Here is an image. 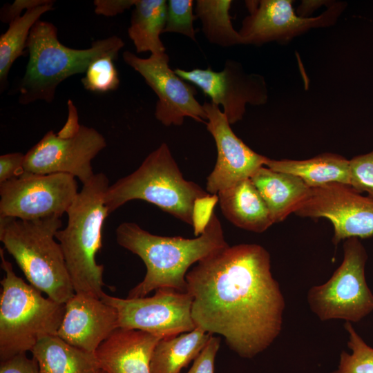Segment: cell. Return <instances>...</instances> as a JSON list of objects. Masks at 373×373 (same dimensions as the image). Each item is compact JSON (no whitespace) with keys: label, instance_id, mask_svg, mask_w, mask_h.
<instances>
[{"label":"cell","instance_id":"3","mask_svg":"<svg viewBox=\"0 0 373 373\" xmlns=\"http://www.w3.org/2000/svg\"><path fill=\"white\" fill-rule=\"evenodd\" d=\"M124 46L123 40L113 35L93 41L86 49L71 48L60 43L54 24L39 20L30 30L27 42L28 61L15 92L19 95V103L52 102L62 82L85 73L90 64L101 57L108 55L117 59Z\"/></svg>","mask_w":373,"mask_h":373},{"label":"cell","instance_id":"34","mask_svg":"<svg viewBox=\"0 0 373 373\" xmlns=\"http://www.w3.org/2000/svg\"><path fill=\"white\" fill-rule=\"evenodd\" d=\"M0 373H40L37 362L26 353H21L1 361Z\"/></svg>","mask_w":373,"mask_h":373},{"label":"cell","instance_id":"35","mask_svg":"<svg viewBox=\"0 0 373 373\" xmlns=\"http://www.w3.org/2000/svg\"><path fill=\"white\" fill-rule=\"evenodd\" d=\"M49 0H16L11 4H5L1 9L0 19L4 23H10L21 17L23 10L31 8L46 3Z\"/></svg>","mask_w":373,"mask_h":373},{"label":"cell","instance_id":"12","mask_svg":"<svg viewBox=\"0 0 373 373\" xmlns=\"http://www.w3.org/2000/svg\"><path fill=\"white\" fill-rule=\"evenodd\" d=\"M122 57L156 94L158 99L155 116L163 125L181 126L186 117L199 122L207 120L203 106L195 97L196 88L170 68L169 57L166 52L141 58L126 50Z\"/></svg>","mask_w":373,"mask_h":373},{"label":"cell","instance_id":"18","mask_svg":"<svg viewBox=\"0 0 373 373\" xmlns=\"http://www.w3.org/2000/svg\"><path fill=\"white\" fill-rule=\"evenodd\" d=\"M162 338L138 329L117 328L95 354L105 373H151L153 350Z\"/></svg>","mask_w":373,"mask_h":373},{"label":"cell","instance_id":"4","mask_svg":"<svg viewBox=\"0 0 373 373\" xmlns=\"http://www.w3.org/2000/svg\"><path fill=\"white\" fill-rule=\"evenodd\" d=\"M108 186V179L102 173L83 184L66 212V226L55 234L75 293L98 298L104 293V266L95 258L102 246L104 222L108 216L104 204Z\"/></svg>","mask_w":373,"mask_h":373},{"label":"cell","instance_id":"14","mask_svg":"<svg viewBox=\"0 0 373 373\" xmlns=\"http://www.w3.org/2000/svg\"><path fill=\"white\" fill-rule=\"evenodd\" d=\"M176 75L200 88L211 102L222 106L230 124L241 120L247 104L258 106L268 97L266 82L262 76L245 72L241 64L227 59L221 71L210 67L191 70L176 68Z\"/></svg>","mask_w":373,"mask_h":373},{"label":"cell","instance_id":"24","mask_svg":"<svg viewBox=\"0 0 373 373\" xmlns=\"http://www.w3.org/2000/svg\"><path fill=\"white\" fill-rule=\"evenodd\" d=\"M133 7L128 35L136 52H165V47L160 36L166 25L167 1L136 0Z\"/></svg>","mask_w":373,"mask_h":373},{"label":"cell","instance_id":"38","mask_svg":"<svg viewBox=\"0 0 373 373\" xmlns=\"http://www.w3.org/2000/svg\"><path fill=\"white\" fill-rule=\"evenodd\" d=\"M96 373H105V372L102 370H99Z\"/></svg>","mask_w":373,"mask_h":373},{"label":"cell","instance_id":"9","mask_svg":"<svg viewBox=\"0 0 373 373\" xmlns=\"http://www.w3.org/2000/svg\"><path fill=\"white\" fill-rule=\"evenodd\" d=\"M77 182L66 173L24 172L0 184V218L34 220L66 213L75 199Z\"/></svg>","mask_w":373,"mask_h":373},{"label":"cell","instance_id":"1","mask_svg":"<svg viewBox=\"0 0 373 373\" xmlns=\"http://www.w3.org/2000/svg\"><path fill=\"white\" fill-rule=\"evenodd\" d=\"M186 281L196 326L222 336L240 357L254 358L280 334L285 298L261 245H228L199 261Z\"/></svg>","mask_w":373,"mask_h":373},{"label":"cell","instance_id":"11","mask_svg":"<svg viewBox=\"0 0 373 373\" xmlns=\"http://www.w3.org/2000/svg\"><path fill=\"white\" fill-rule=\"evenodd\" d=\"M106 146L104 137L84 125L69 137L50 131L25 154L24 171L41 175L66 173L84 184L95 175L92 160Z\"/></svg>","mask_w":373,"mask_h":373},{"label":"cell","instance_id":"26","mask_svg":"<svg viewBox=\"0 0 373 373\" xmlns=\"http://www.w3.org/2000/svg\"><path fill=\"white\" fill-rule=\"evenodd\" d=\"M231 0H198L195 15L202 23V31L211 44L221 47L244 44L238 31L231 23Z\"/></svg>","mask_w":373,"mask_h":373},{"label":"cell","instance_id":"37","mask_svg":"<svg viewBox=\"0 0 373 373\" xmlns=\"http://www.w3.org/2000/svg\"><path fill=\"white\" fill-rule=\"evenodd\" d=\"M68 119L63 128L57 133L61 137H69L76 134L80 128L78 115L75 106L71 100L68 102Z\"/></svg>","mask_w":373,"mask_h":373},{"label":"cell","instance_id":"5","mask_svg":"<svg viewBox=\"0 0 373 373\" xmlns=\"http://www.w3.org/2000/svg\"><path fill=\"white\" fill-rule=\"evenodd\" d=\"M61 217L34 220L0 218V240L29 283L50 298L65 304L75 294L55 234Z\"/></svg>","mask_w":373,"mask_h":373},{"label":"cell","instance_id":"27","mask_svg":"<svg viewBox=\"0 0 373 373\" xmlns=\"http://www.w3.org/2000/svg\"><path fill=\"white\" fill-rule=\"evenodd\" d=\"M348 333L347 347L351 353L343 350L338 366L330 373H373V348L369 346L356 332L350 322H345Z\"/></svg>","mask_w":373,"mask_h":373},{"label":"cell","instance_id":"28","mask_svg":"<svg viewBox=\"0 0 373 373\" xmlns=\"http://www.w3.org/2000/svg\"><path fill=\"white\" fill-rule=\"evenodd\" d=\"M115 58L101 57L90 64L81 82L85 89L94 93H106L116 90L119 85Z\"/></svg>","mask_w":373,"mask_h":373},{"label":"cell","instance_id":"13","mask_svg":"<svg viewBox=\"0 0 373 373\" xmlns=\"http://www.w3.org/2000/svg\"><path fill=\"white\" fill-rule=\"evenodd\" d=\"M295 214L329 220L334 227L332 240L336 245L351 238L373 236V199L349 185L332 183L310 188Z\"/></svg>","mask_w":373,"mask_h":373},{"label":"cell","instance_id":"17","mask_svg":"<svg viewBox=\"0 0 373 373\" xmlns=\"http://www.w3.org/2000/svg\"><path fill=\"white\" fill-rule=\"evenodd\" d=\"M64 305V315L57 335L75 347L95 354L119 328L117 311L101 298L75 293Z\"/></svg>","mask_w":373,"mask_h":373},{"label":"cell","instance_id":"10","mask_svg":"<svg viewBox=\"0 0 373 373\" xmlns=\"http://www.w3.org/2000/svg\"><path fill=\"white\" fill-rule=\"evenodd\" d=\"M101 299L117 311L119 328L142 330L163 338L197 327L191 316L193 297L187 291L165 287L150 297L121 298L104 293Z\"/></svg>","mask_w":373,"mask_h":373},{"label":"cell","instance_id":"15","mask_svg":"<svg viewBox=\"0 0 373 373\" xmlns=\"http://www.w3.org/2000/svg\"><path fill=\"white\" fill-rule=\"evenodd\" d=\"M249 15L238 30L244 44L260 46L271 41L286 42L312 28L332 25L343 10L335 3L318 16L303 17L290 0L247 1Z\"/></svg>","mask_w":373,"mask_h":373},{"label":"cell","instance_id":"8","mask_svg":"<svg viewBox=\"0 0 373 373\" xmlns=\"http://www.w3.org/2000/svg\"><path fill=\"white\" fill-rule=\"evenodd\" d=\"M367 258L359 238L344 240L340 266L326 283L312 287L307 292L309 308L321 321L357 323L373 312V294L365 273Z\"/></svg>","mask_w":373,"mask_h":373},{"label":"cell","instance_id":"19","mask_svg":"<svg viewBox=\"0 0 373 373\" xmlns=\"http://www.w3.org/2000/svg\"><path fill=\"white\" fill-rule=\"evenodd\" d=\"M265 201L274 223L283 221L294 213L307 197L310 187L299 178L260 167L250 178Z\"/></svg>","mask_w":373,"mask_h":373},{"label":"cell","instance_id":"31","mask_svg":"<svg viewBox=\"0 0 373 373\" xmlns=\"http://www.w3.org/2000/svg\"><path fill=\"white\" fill-rule=\"evenodd\" d=\"M218 202L217 194H210L195 199L192 209V227L194 235L198 237L204 232Z\"/></svg>","mask_w":373,"mask_h":373},{"label":"cell","instance_id":"23","mask_svg":"<svg viewBox=\"0 0 373 373\" xmlns=\"http://www.w3.org/2000/svg\"><path fill=\"white\" fill-rule=\"evenodd\" d=\"M213 334L197 327L190 332L161 338L151 360V373H180L194 361Z\"/></svg>","mask_w":373,"mask_h":373},{"label":"cell","instance_id":"32","mask_svg":"<svg viewBox=\"0 0 373 373\" xmlns=\"http://www.w3.org/2000/svg\"><path fill=\"white\" fill-rule=\"evenodd\" d=\"M220 344V338L212 335L186 373H214L215 359Z\"/></svg>","mask_w":373,"mask_h":373},{"label":"cell","instance_id":"21","mask_svg":"<svg viewBox=\"0 0 373 373\" xmlns=\"http://www.w3.org/2000/svg\"><path fill=\"white\" fill-rule=\"evenodd\" d=\"M265 166L294 175L310 188L332 183L350 186V160L335 153H324L302 160L268 158Z\"/></svg>","mask_w":373,"mask_h":373},{"label":"cell","instance_id":"2","mask_svg":"<svg viewBox=\"0 0 373 373\" xmlns=\"http://www.w3.org/2000/svg\"><path fill=\"white\" fill-rule=\"evenodd\" d=\"M117 243L138 256L146 272L128 298L146 296L153 290L171 288L186 291V275L194 263L228 246L216 214L206 230L195 238L155 235L133 222H122L116 229Z\"/></svg>","mask_w":373,"mask_h":373},{"label":"cell","instance_id":"33","mask_svg":"<svg viewBox=\"0 0 373 373\" xmlns=\"http://www.w3.org/2000/svg\"><path fill=\"white\" fill-rule=\"evenodd\" d=\"M25 154L9 153L0 156V184L19 177L25 172Z\"/></svg>","mask_w":373,"mask_h":373},{"label":"cell","instance_id":"36","mask_svg":"<svg viewBox=\"0 0 373 373\" xmlns=\"http://www.w3.org/2000/svg\"><path fill=\"white\" fill-rule=\"evenodd\" d=\"M136 0H95V12L98 15L113 17L134 6Z\"/></svg>","mask_w":373,"mask_h":373},{"label":"cell","instance_id":"25","mask_svg":"<svg viewBox=\"0 0 373 373\" xmlns=\"http://www.w3.org/2000/svg\"><path fill=\"white\" fill-rule=\"evenodd\" d=\"M55 1L31 8L9 23L8 30L0 37V90L3 92L8 77L15 60L23 55L32 28L41 15L54 8Z\"/></svg>","mask_w":373,"mask_h":373},{"label":"cell","instance_id":"7","mask_svg":"<svg viewBox=\"0 0 373 373\" xmlns=\"http://www.w3.org/2000/svg\"><path fill=\"white\" fill-rule=\"evenodd\" d=\"M1 266L5 276L1 280L0 359L6 360L32 350L48 336L57 335L65 305L49 297L17 276L10 262L0 249Z\"/></svg>","mask_w":373,"mask_h":373},{"label":"cell","instance_id":"22","mask_svg":"<svg viewBox=\"0 0 373 373\" xmlns=\"http://www.w3.org/2000/svg\"><path fill=\"white\" fill-rule=\"evenodd\" d=\"M40 373H96V356L75 347L57 335L40 339L31 350Z\"/></svg>","mask_w":373,"mask_h":373},{"label":"cell","instance_id":"6","mask_svg":"<svg viewBox=\"0 0 373 373\" xmlns=\"http://www.w3.org/2000/svg\"><path fill=\"white\" fill-rule=\"evenodd\" d=\"M208 194L184 179L169 147L163 142L135 171L109 185L104 204L109 215L130 200H142L192 226L193 202Z\"/></svg>","mask_w":373,"mask_h":373},{"label":"cell","instance_id":"20","mask_svg":"<svg viewBox=\"0 0 373 373\" xmlns=\"http://www.w3.org/2000/svg\"><path fill=\"white\" fill-rule=\"evenodd\" d=\"M217 195L223 216L233 225L262 233L274 224L265 201L250 178Z\"/></svg>","mask_w":373,"mask_h":373},{"label":"cell","instance_id":"29","mask_svg":"<svg viewBox=\"0 0 373 373\" xmlns=\"http://www.w3.org/2000/svg\"><path fill=\"white\" fill-rule=\"evenodd\" d=\"M193 5L192 0L168 1L166 25L163 33H179L195 41L193 21L198 17L193 12Z\"/></svg>","mask_w":373,"mask_h":373},{"label":"cell","instance_id":"16","mask_svg":"<svg viewBox=\"0 0 373 373\" xmlns=\"http://www.w3.org/2000/svg\"><path fill=\"white\" fill-rule=\"evenodd\" d=\"M203 108L207 115V128L213 136L217 149L215 166L207 178V191L210 194L249 179L268 157L250 149L232 131L227 116L220 107L205 102Z\"/></svg>","mask_w":373,"mask_h":373},{"label":"cell","instance_id":"30","mask_svg":"<svg viewBox=\"0 0 373 373\" xmlns=\"http://www.w3.org/2000/svg\"><path fill=\"white\" fill-rule=\"evenodd\" d=\"M350 186L373 199V150L350 160Z\"/></svg>","mask_w":373,"mask_h":373}]
</instances>
